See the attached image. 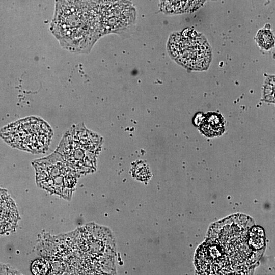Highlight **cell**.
Wrapping results in <instances>:
<instances>
[{"label": "cell", "instance_id": "obj_1", "mask_svg": "<svg viewBox=\"0 0 275 275\" xmlns=\"http://www.w3.org/2000/svg\"><path fill=\"white\" fill-rule=\"evenodd\" d=\"M50 29L65 49L89 52L103 36L97 0H57Z\"/></svg>", "mask_w": 275, "mask_h": 275}, {"label": "cell", "instance_id": "obj_2", "mask_svg": "<svg viewBox=\"0 0 275 275\" xmlns=\"http://www.w3.org/2000/svg\"><path fill=\"white\" fill-rule=\"evenodd\" d=\"M221 224L218 236L207 239L199 248L197 266L205 274H228L246 269L257 260V252L250 245L249 229L240 228L234 220Z\"/></svg>", "mask_w": 275, "mask_h": 275}, {"label": "cell", "instance_id": "obj_3", "mask_svg": "<svg viewBox=\"0 0 275 275\" xmlns=\"http://www.w3.org/2000/svg\"><path fill=\"white\" fill-rule=\"evenodd\" d=\"M53 135L51 127L36 117L21 119L0 130V136L11 146L32 153L45 152Z\"/></svg>", "mask_w": 275, "mask_h": 275}, {"label": "cell", "instance_id": "obj_4", "mask_svg": "<svg viewBox=\"0 0 275 275\" xmlns=\"http://www.w3.org/2000/svg\"><path fill=\"white\" fill-rule=\"evenodd\" d=\"M168 49L175 61L192 70H206L211 62V51L208 42L192 29L172 35Z\"/></svg>", "mask_w": 275, "mask_h": 275}, {"label": "cell", "instance_id": "obj_5", "mask_svg": "<svg viewBox=\"0 0 275 275\" xmlns=\"http://www.w3.org/2000/svg\"><path fill=\"white\" fill-rule=\"evenodd\" d=\"M33 166L40 187L65 199L71 196L75 185L73 172L57 152L35 160Z\"/></svg>", "mask_w": 275, "mask_h": 275}, {"label": "cell", "instance_id": "obj_6", "mask_svg": "<svg viewBox=\"0 0 275 275\" xmlns=\"http://www.w3.org/2000/svg\"><path fill=\"white\" fill-rule=\"evenodd\" d=\"M95 146L90 133L74 128L64 134L56 152L73 172H83L92 165Z\"/></svg>", "mask_w": 275, "mask_h": 275}, {"label": "cell", "instance_id": "obj_7", "mask_svg": "<svg viewBox=\"0 0 275 275\" xmlns=\"http://www.w3.org/2000/svg\"><path fill=\"white\" fill-rule=\"evenodd\" d=\"M103 35H125L133 30L136 12L128 0H97Z\"/></svg>", "mask_w": 275, "mask_h": 275}, {"label": "cell", "instance_id": "obj_8", "mask_svg": "<svg viewBox=\"0 0 275 275\" xmlns=\"http://www.w3.org/2000/svg\"><path fill=\"white\" fill-rule=\"evenodd\" d=\"M18 217L14 202L5 190L0 189V234L13 230Z\"/></svg>", "mask_w": 275, "mask_h": 275}, {"label": "cell", "instance_id": "obj_9", "mask_svg": "<svg viewBox=\"0 0 275 275\" xmlns=\"http://www.w3.org/2000/svg\"><path fill=\"white\" fill-rule=\"evenodd\" d=\"M224 119L221 114L210 113L206 115L200 125V131L207 137L221 135L225 131Z\"/></svg>", "mask_w": 275, "mask_h": 275}, {"label": "cell", "instance_id": "obj_10", "mask_svg": "<svg viewBox=\"0 0 275 275\" xmlns=\"http://www.w3.org/2000/svg\"><path fill=\"white\" fill-rule=\"evenodd\" d=\"M257 41L262 48L268 49L274 44V37L272 32L269 30H261L257 35Z\"/></svg>", "mask_w": 275, "mask_h": 275}, {"label": "cell", "instance_id": "obj_11", "mask_svg": "<svg viewBox=\"0 0 275 275\" xmlns=\"http://www.w3.org/2000/svg\"><path fill=\"white\" fill-rule=\"evenodd\" d=\"M50 269L48 263L45 260L38 259L35 261L32 265V270L35 274H47Z\"/></svg>", "mask_w": 275, "mask_h": 275}]
</instances>
